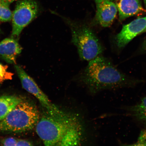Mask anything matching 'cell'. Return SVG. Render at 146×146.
Wrapping results in <instances>:
<instances>
[{
	"instance_id": "cell-1",
	"label": "cell",
	"mask_w": 146,
	"mask_h": 146,
	"mask_svg": "<svg viewBox=\"0 0 146 146\" xmlns=\"http://www.w3.org/2000/svg\"><path fill=\"white\" fill-rule=\"evenodd\" d=\"M81 81L91 92L136 86L143 81L129 77L108 60L98 56L90 60L81 76Z\"/></svg>"
},
{
	"instance_id": "cell-2",
	"label": "cell",
	"mask_w": 146,
	"mask_h": 146,
	"mask_svg": "<svg viewBox=\"0 0 146 146\" xmlns=\"http://www.w3.org/2000/svg\"><path fill=\"white\" fill-rule=\"evenodd\" d=\"M46 112L36 126L38 136L45 146H59L64 137L72 127L82 123L75 114L56 106Z\"/></svg>"
},
{
	"instance_id": "cell-3",
	"label": "cell",
	"mask_w": 146,
	"mask_h": 146,
	"mask_svg": "<svg viewBox=\"0 0 146 146\" xmlns=\"http://www.w3.org/2000/svg\"><path fill=\"white\" fill-rule=\"evenodd\" d=\"M40 118L36 106L30 102L22 100L0 121V132L16 133L31 130Z\"/></svg>"
},
{
	"instance_id": "cell-4",
	"label": "cell",
	"mask_w": 146,
	"mask_h": 146,
	"mask_svg": "<svg viewBox=\"0 0 146 146\" xmlns=\"http://www.w3.org/2000/svg\"><path fill=\"white\" fill-rule=\"evenodd\" d=\"M62 17L70 27L72 41L77 47L78 54L82 60L90 61L102 53L103 47L90 27L68 18L62 16Z\"/></svg>"
},
{
	"instance_id": "cell-5",
	"label": "cell",
	"mask_w": 146,
	"mask_h": 146,
	"mask_svg": "<svg viewBox=\"0 0 146 146\" xmlns=\"http://www.w3.org/2000/svg\"><path fill=\"white\" fill-rule=\"evenodd\" d=\"M37 3L35 0H22L18 2L12 16V37L18 38L23 29L37 16Z\"/></svg>"
},
{
	"instance_id": "cell-6",
	"label": "cell",
	"mask_w": 146,
	"mask_h": 146,
	"mask_svg": "<svg viewBox=\"0 0 146 146\" xmlns=\"http://www.w3.org/2000/svg\"><path fill=\"white\" fill-rule=\"evenodd\" d=\"M14 67L21 80L23 87L25 90L35 96L45 109H52L55 108L56 106L51 103L48 97L22 67L17 65H15Z\"/></svg>"
},
{
	"instance_id": "cell-7",
	"label": "cell",
	"mask_w": 146,
	"mask_h": 146,
	"mask_svg": "<svg viewBox=\"0 0 146 146\" xmlns=\"http://www.w3.org/2000/svg\"><path fill=\"white\" fill-rule=\"evenodd\" d=\"M146 27V17L137 18L123 25L115 40L119 48L125 46L136 36L141 33Z\"/></svg>"
},
{
	"instance_id": "cell-8",
	"label": "cell",
	"mask_w": 146,
	"mask_h": 146,
	"mask_svg": "<svg viewBox=\"0 0 146 146\" xmlns=\"http://www.w3.org/2000/svg\"><path fill=\"white\" fill-rule=\"evenodd\" d=\"M95 19L96 23L104 27L112 24L117 14L118 10L113 1H106L96 3Z\"/></svg>"
},
{
	"instance_id": "cell-9",
	"label": "cell",
	"mask_w": 146,
	"mask_h": 146,
	"mask_svg": "<svg viewBox=\"0 0 146 146\" xmlns=\"http://www.w3.org/2000/svg\"><path fill=\"white\" fill-rule=\"evenodd\" d=\"M22 48L13 38H6L0 42V57L7 62L15 64L17 56Z\"/></svg>"
},
{
	"instance_id": "cell-10",
	"label": "cell",
	"mask_w": 146,
	"mask_h": 146,
	"mask_svg": "<svg viewBox=\"0 0 146 146\" xmlns=\"http://www.w3.org/2000/svg\"><path fill=\"white\" fill-rule=\"evenodd\" d=\"M115 1L121 21L139 13L142 10L139 0H115Z\"/></svg>"
},
{
	"instance_id": "cell-11",
	"label": "cell",
	"mask_w": 146,
	"mask_h": 146,
	"mask_svg": "<svg viewBox=\"0 0 146 146\" xmlns=\"http://www.w3.org/2000/svg\"><path fill=\"white\" fill-rule=\"evenodd\" d=\"M22 100L21 98L16 96H0V121L4 119L9 112Z\"/></svg>"
},
{
	"instance_id": "cell-12",
	"label": "cell",
	"mask_w": 146,
	"mask_h": 146,
	"mask_svg": "<svg viewBox=\"0 0 146 146\" xmlns=\"http://www.w3.org/2000/svg\"><path fill=\"white\" fill-rule=\"evenodd\" d=\"M125 108L138 121L146 125V97L136 105Z\"/></svg>"
},
{
	"instance_id": "cell-13",
	"label": "cell",
	"mask_w": 146,
	"mask_h": 146,
	"mask_svg": "<svg viewBox=\"0 0 146 146\" xmlns=\"http://www.w3.org/2000/svg\"><path fill=\"white\" fill-rule=\"evenodd\" d=\"M13 13L9 6L0 3V21L7 22L12 19Z\"/></svg>"
},
{
	"instance_id": "cell-14",
	"label": "cell",
	"mask_w": 146,
	"mask_h": 146,
	"mask_svg": "<svg viewBox=\"0 0 146 146\" xmlns=\"http://www.w3.org/2000/svg\"><path fill=\"white\" fill-rule=\"evenodd\" d=\"M8 66L0 63V85L5 81L12 79L14 74L8 70Z\"/></svg>"
},
{
	"instance_id": "cell-15",
	"label": "cell",
	"mask_w": 146,
	"mask_h": 146,
	"mask_svg": "<svg viewBox=\"0 0 146 146\" xmlns=\"http://www.w3.org/2000/svg\"><path fill=\"white\" fill-rule=\"evenodd\" d=\"M132 145L146 146V127L141 131L138 141Z\"/></svg>"
},
{
	"instance_id": "cell-16",
	"label": "cell",
	"mask_w": 146,
	"mask_h": 146,
	"mask_svg": "<svg viewBox=\"0 0 146 146\" xmlns=\"http://www.w3.org/2000/svg\"><path fill=\"white\" fill-rule=\"evenodd\" d=\"M18 139L14 137H8L2 140L1 141L2 145L17 146Z\"/></svg>"
},
{
	"instance_id": "cell-17",
	"label": "cell",
	"mask_w": 146,
	"mask_h": 146,
	"mask_svg": "<svg viewBox=\"0 0 146 146\" xmlns=\"http://www.w3.org/2000/svg\"><path fill=\"white\" fill-rule=\"evenodd\" d=\"M33 143L25 139H18L17 146H32Z\"/></svg>"
},
{
	"instance_id": "cell-18",
	"label": "cell",
	"mask_w": 146,
	"mask_h": 146,
	"mask_svg": "<svg viewBox=\"0 0 146 146\" xmlns=\"http://www.w3.org/2000/svg\"><path fill=\"white\" fill-rule=\"evenodd\" d=\"M17 1V0H0V3L9 6L11 3Z\"/></svg>"
},
{
	"instance_id": "cell-19",
	"label": "cell",
	"mask_w": 146,
	"mask_h": 146,
	"mask_svg": "<svg viewBox=\"0 0 146 146\" xmlns=\"http://www.w3.org/2000/svg\"><path fill=\"white\" fill-rule=\"evenodd\" d=\"M142 48L143 50L146 52V38L144 40L142 45Z\"/></svg>"
},
{
	"instance_id": "cell-20",
	"label": "cell",
	"mask_w": 146,
	"mask_h": 146,
	"mask_svg": "<svg viewBox=\"0 0 146 146\" xmlns=\"http://www.w3.org/2000/svg\"><path fill=\"white\" fill-rule=\"evenodd\" d=\"M113 1L114 0H95V2L96 3H101L104 1Z\"/></svg>"
},
{
	"instance_id": "cell-21",
	"label": "cell",
	"mask_w": 146,
	"mask_h": 146,
	"mask_svg": "<svg viewBox=\"0 0 146 146\" xmlns=\"http://www.w3.org/2000/svg\"><path fill=\"white\" fill-rule=\"evenodd\" d=\"M145 32H146V27H145V29H144L143 31L141 33H144Z\"/></svg>"
},
{
	"instance_id": "cell-22",
	"label": "cell",
	"mask_w": 146,
	"mask_h": 146,
	"mask_svg": "<svg viewBox=\"0 0 146 146\" xmlns=\"http://www.w3.org/2000/svg\"><path fill=\"white\" fill-rule=\"evenodd\" d=\"M144 1V4H145V7L146 8V0H143Z\"/></svg>"
},
{
	"instance_id": "cell-23",
	"label": "cell",
	"mask_w": 146,
	"mask_h": 146,
	"mask_svg": "<svg viewBox=\"0 0 146 146\" xmlns=\"http://www.w3.org/2000/svg\"><path fill=\"white\" fill-rule=\"evenodd\" d=\"M1 29H0V34H1Z\"/></svg>"
}]
</instances>
